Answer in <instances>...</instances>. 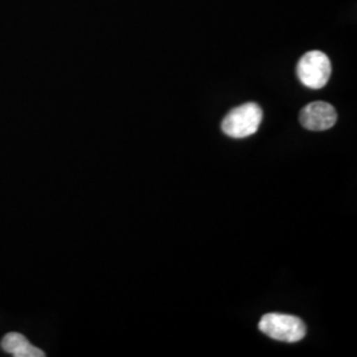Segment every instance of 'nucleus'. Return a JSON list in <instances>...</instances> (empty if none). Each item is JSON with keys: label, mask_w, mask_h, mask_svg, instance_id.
Returning <instances> with one entry per match:
<instances>
[{"label": "nucleus", "mask_w": 357, "mask_h": 357, "mask_svg": "<svg viewBox=\"0 0 357 357\" xmlns=\"http://www.w3.org/2000/svg\"><path fill=\"white\" fill-rule=\"evenodd\" d=\"M262 109L255 102L243 103L231 109L222 119L221 130L225 135L236 139H243L257 132L262 122Z\"/></svg>", "instance_id": "nucleus-1"}, {"label": "nucleus", "mask_w": 357, "mask_h": 357, "mask_svg": "<svg viewBox=\"0 0 357 357\" xmlns=\"http://www.w3.org/2000/svg\"><path fill=\"white\" fill-rule=\"evenodd\" d=\"M258 327L259 331L268 337L284 343L301 342L307 333L306 324L302 319L278 312H270L264 315L259 320Z\"/></svg>", "instance_id": "nucleus-2"}, {"label": "nucleus", "mask_w": 357, "mask_h": 357, "mask_svg": "<svg viewBox=\"0 0 357 357\" xmlns=\"http://www.w3.org/2000/svg\"><path fill=\"white\" fill-rule=\"evenodd\" d=\"M331 73V61L326 53L320 51L307 52L296 65L299 81L310 89L324 88Z\"/></svg>", "instance_id": "nucleus-3"}, {"label": "nucleus", "mask_w": 357, "mask_h": 357, "mask_svg": "<svg viewBox=\"0 0 357 357\" xmlns=\"http://www.w3.org/2000/svg\"><path fill=\"white\" fill-rule=\"evenodd\" d=\"M299 121L302 126L310 131H326L335 126L337 114L332 105L318 101L308 103L302 109Z\"/></svg>", "instance_id": "nucleus-4"}, {"label": "nucleus", "mask_w": 357, "mask_h": 357, "mask_svg": "<svg viewBox=\"0 0 357 357\" xmlns=\"http://www.w3.org/2000/svg\"><path fill=\"white\" fill-rule=\"evenodd\" d=\"M1 348L15 357H44L45 352L31 344L19 332H10L1 340Z\"/></svg>", "instance_id": "nucleus-5"}]
</instances>
